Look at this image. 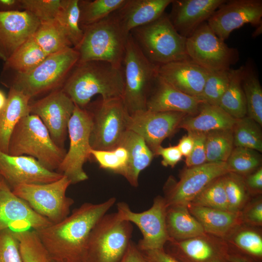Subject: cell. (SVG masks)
<instances>
[{"label":"cell","instance_id":"1","mask_svg":"<svg viewBox=\"0 0 262 262\" xmlns=\"http://www.w3.org/2000/svg\"><path fill=\"white\" fill-rule=\"evenodd\" d=\"M115 202L111 197L98 204L84 203L62 221L36 231L52 261L87 262L90 233Z\"/></svg>","mask_w":262,"mask_h":262},{"label":"cell","instance_id":"2","mask_svg":"<svg viewBox=\"0 0 262 262\" xmlns=\"http://www.w3.org/2000/svg\"><path fill=\"white\" fill-rule=\"evenodd\" d=\"M124 88L123 68L101 61L78 62L61 88L73 103L86 108L91 98H122Z\"/></svg>","mask_w":262,"mask_h":262},{"label":"cell","instance_id":"3","mask_svg":"<svg viewBox=\"0 0 262 262\" xmlns=\"http://www.w3.org/2000/svg\"><path fill=\"white\" fill-rule=\"evenodd\" d=\"M83 34L75 48L78 62L101 61L122 67L129 35L115 12L100 21L82 29Z\"/></svg>","mask_w":262,"mask_h":262},{"label":"cell","instance_id":"4","mask_svg":"<svg viewBox=\"0 0 262 262\" xmlns=\"http://www.w3.org/2000/svg\"><path fill=\"white\" fill-rule=\"evenodd\" d=\"M66 151L57 145L40 118L29 114L18 121L11 135L8 154L27 155L35 159L47 169L56 171Z\"/></svg>","mask_w":262,"mask_h":262},{"label":"cell","instance_id":"5","mask_svg":"<svg viewBox=\"0 0 262 262\" xmlns=\"http://www.w3.org/2000/svg\"><path fill=\"white\" fill-rule=\"evenodd\" d=\"M130 34L144 56L156 66L190 59L186 38L178 33L165 13L152 22L132 29Z\"/></svg>","mask_w":262,"mask_h":262},{"label":"cell","instance_id":"6","mask_svg":"<svg viewBox=\"0 0 262 262\" xmlns=\"http://www.w3.org/2000/svg\"><path fill=\"white\" fill-rule=\"evenodd\" d=\"M79 54L74 48H68L47 57L32 71L15 74L7 85L31 98L61 88L79 61Z\"/></svg>","mask_w":262,"mask_h":262},{"label":"cell","instance_id":"7","mask_svg":"<svg viewBox=\"0 0 262 262\" xmlns=\"http://www.w3.org/2000/svg\"><path fill=\"white\" fill-rule=\"evenodd\" d=\"M158 66L144 56L129 34L122 63L124 88L122 97L129 115L147 110V98L158 75Z\"/></svg>","mask_w":262,"mask_h":262},{"label":"cell","instance_id":"8","mask_svg":"<svg viewBox=\"0 0 262 262\" xmlns=\"http://www.w3.org/2000/svg\"><path fill=\"white\" fill-rule=\"evenodd\" d=\"M131 223L116 213L105 214L92 229L87 245V262H119L131 241Z\"/></svg>","mask_w":262,"mask_h":262},{"label":"cell","instance_id":"9","mask_svg":"<svg viewBox=\"0 0 262 262\" xmlns=\"http://www.w3.org/2000/svg\"><path fill=\"white\" fill-rule=\"evenodd\" d=\"M71 184L63 176L53 182L44 184H23L12 189L13 193L24 200L37 213L52 224L58 223L70 213L74 201L66 196Z\"/></svg>","mask_w":262,"mask_h":262},{"label":"cell","instance_id":"10","mask_svg":"<svg viewBox=\"0 0 262 262\" xmlns=\"http://www.w3.org/2000/svg\"><path fill=\"white\" fill-rule=\"evenodd\" d=\"M88 110L92 120L90 136L91 148L111 150L118 147L128 131L129 114L122 98L108 99L101 98Z\"/></svg>","mask_w":262,"mask_h":262},{"label":"cell","instance_id":"11","mask_svg":"<svg viewBox=\"0 0 262 262\" xmlns=\"http://www.w3.org/2000/svg\"><path fill=\"white\" fill-rule=\"evenodd\" d=\"M75 108L68 125L69 148L56 172L66 176L74 184L84 181L88 176L83 166L91 157L90 136L92 120L86 108L75 104Z\"/></svg>","mask_w":262,"mask_h":262},{"label":"cell","instance_id":"12","mask_svg":"<svg viewBox=\"0 0 262 262\" xmlns=\"http://www.w3.org/2000/svg\"><path fill=\"white\" fill-rule=\"evenodd\" d=\"M186 51L191 61L209 72L228 71L239 59L237 49L219 38L207 21L186 38Z\"/></svg>","mask_w":262,"mask_h":262},{"label":"cell","instance_id":"13","mask_svg":"<svg viewBox=\"0 0 262 262\" xmlns=\"http://www.w3.org/2000/svg\"><path fill=\"white\" fill-rule=\"evenodd\" d=\"M167 206L164 197L156 196L152 206L141 213L131 210L125 202L117 204L119 217L123 220L136 225L141 231L142 238L136 245L141 251L162 249L171 239L166 227L165 217Z\"/></svg>","mask_w":262,"mask_h":262},{"label":"cell","instance_id":"14","mask_svg":"<svg viewBox=\"0 0 262 262\" xmlns=\"http://www.w3.org/2000/svg\"><path fill=\"white\" fill-rule=\"evenodd\" d=\"M229 172L226 162L206 163L188 167L178 182L168 181L164 197L167 206L188 205L211 182Z\"/></svg>","mask_w":262,"mask_h":262},{"label":"cell","instance_id":"15","mask_svg":"<svg viewBox=\"0 0 262 262\" xmlns=\"http://www.w3.org/2000/svg\"><path fill=\"white\" fill-rule=\"evenodd\" d=\"M187 115L180 112H153L145 110L129 115L127 129L139 135L156 155L162 142L179 128Z\"/></svg>","mask_w":262,"mask_h":262},{"label":"cell","instance_id":"16","mask_svg":"<svg viewBox=\"0 0 262 262\" xmlns=\"http://www.w3.org/2000/svg\"><path fill=\"white\" fill-rule=\"evenodd\" d=\"M75 105L61 88L30 103V114L38 116L54 143L64 148L68 125Z\"/></svg>","mask_w":262,"mask_h":262},{"label":"cell","instance_id":"17","mask_svg":"<svg viewBox=\"0 0 262 262\" xmlns=\"http://www.w3.org/2000/svg\"><path fill=\"white\" fill-rule=\"evenodd\" d=\"M262 17V0H231L220 5L207 22L216 35L225 41L233 31L245 24L260 27Z\"/></svg>","mask_w":262,"mask_h":262},{"label":"cell","instance_id":"18","mask_svg":"<svg viewBox=\"0 0 262 262\" xmlns=\"http://www.w3.org/2000/svg\"><path fill=\"white\" fill-rule=\"evenodd\" d=\"M52 224L35 212L24 200L14 194L0 176V231H38Z\"/></svg>","mask_w":262,"mask_h":262},{"label":"cell","instance_id":"19","mask_svg":"<svg viewBox=\"0 0 262 262\" xmlns=\"http://www.w3.org/2000/svg\"><path fill=\"white\" fill-rule=\"evenodd\" d=\"M164 250L180 262H229L227 242L206 232L182 241H168Z\"/></svg>","mask_w":262,"mask_h":262},{"label":"cell","instance_id":"20","mask_svg":"<svg viewBox=\"0 0 262 262\" xmlns=\"http://www.w3.org/2000/svg\"><path fill=\"white\" fill-rule=\"evenodd\" d=\"M0 176L13 189L23 184H44L55 181L63 175L44 167L29 156H13L0 151Z\"/></svg>","mask_w":262,"mask_h":262},{"label":"cell","instance_id":"21","mask_svg":"<svg viewBox=\"0 0 262 262\" xmlns=\"http://www.w3.org/2000/svg\"><path fill=\"white\" fill-rule=\"evenodd\" d=\"M40 24L26 10L0 11V59L6 61L33 35Z\"/></svg>","mask_w":262,"mask_h":262},{"label":"cell","instance_id":"22","mask_svg":"<svg viewBox=\"0 0 262 262\" xmlns=\"http://www.w3.org/2000/svg\"><path fill=\"white\" fill-rule=\"evenodd\" d=\"M201 103L196 97L178 90L158 74L148 94L146 109L153 112H180L194 116L198 113Z\"/></svg>","mask_w":262,"mask_h":262},{"label":"cell","instance_id":"23","mask_svg":"<svg viewBox=\"0 0 262 262\" xmlns=\"http://www.w3.org/2000/svg\"><path fill=\"white\" fill-rule=\"evenodd\" d=\"M226 0H173L169 18L176 30L187 38L207 21Z\"/></svg>","mask_w":262,"mask_h":262},{"label":"cell","instance_id":"24","mask_svg":"<svg viewBox=\"0 0 262 262\" xmlns=\"http://www.w3.org/2000/svg\"><path fill=\"white\" fill-rule=\"evenodd\" d=\"M209 73L190 59L169 63L158 68V75L168 84L196 98L202 92Z\"/></svg>","mask_w":262,"mask_h":262},{"label":"cell","instance_id":"25","mask_svg":"<svg viewBox=\"0 0 262 262\" xmlns=\"http://www.w3.org/2000/svg\"><path fill=\"white\" fill-rule=\"evenodd\" d=\"M173 0H126L115 12L124 29L130 33L133 29L156 20Z\"/></svg>","mask_w":262,"mask_h":262},{"label":"cell","instance_id":"26","mask_svg":"<svg viewBox=\"0 0 262 262\" xmlns=\"http://www.w3.org/2000/svg\"><path fill=\"white\" fill-rule=\"evenodd\" d=\"M119 146L128 152V160L120 175L133 187L138 185L140 173L151 164L154 156L145 140L138 134L128 130Z\"/></svg>","mask_w":262,"mask_h":262},{"label":"cell","instance_id":"27","mask_svg":"<svg viewBox=\"0 0 262 262\" xmlns=\"http://www.w3.org/2000/svg\"><path fill=\"white\" fill-rule=\"evenodd\" d=\"M190 213L200 223L204 231L225 239L243 224L241 213L188 205Z\"/></svg>","mask_w":262,"mask_h":262},{"label":"cell","instance_id":"28","mask_svg":"<svg viewBox=\"0 0 262 262\" xmlns=\"http://www.w3.org/2000/svg\"><path fill=\"white\" fill-rule=\"evenodd\" d=\"M31 98L10 87L7 101L0 111V151L8 154L12 133L20 119L30 114Z\"/></svg>","mask_w":262,"mask_h":262},{"label":"cell","instance_id":"29","mask_svg":"<svg viewBox=\"0 0 262 262\" xmlns=\"http://www.w3.org/2000/svg\"><path fill=\"white\" fill-rule=\"evenodd\" d=\"M236 120L218 106L201 103L198 113L186 116L179 128L188 132L207 133L217 130L233 129Z\"/></svg>","mask_w":262,"mask_h":262},{"label":"cell","instance_id":"30","mask_svg":"<svg viewBox=\"0 0 262 262\" xmlns=\"http://www.w3.org/2000/svg\"><path fill=\"white\" fill-rule=\"evenodd\" d=\"M165 222L171 240L182 241L205 233L200 223L190 213L188 205L167 206Z\"/></svg>","mask_w":262,"mask_h":262},{"label":"cell","instance_id":"31","mask_svg":"<svg viewBox=\"0 0 262 262\" xmlns=\"http://www.w3.org/2000/svg\"><path fill=\"white\" fill-rule=\"evenodd\" d=\"M224 240L230 250L245 256L251 262H262V235L258 227L242 224Z\"/></svg>","mask_w":262,"mask_h":262},{"label":"cell","instance_id":"32","mask_svg":"<svg viewBox=\"0 0 262 262\" xmlns=\"http://www.w3.org/2000/svg\"><path fill=\"white\" fill-rule=\"evenodd\" d=\"M244 66L229 70L228 87L219 101L218 106L235 119L246 116V103L242 86Z\"/></svg>","mask_w":262,"mask_h":262},{"label":"cell","instance_id":"33","mask_svg":"<svg viewBox=\"0 0 262 262\" xmlns=\"http://www.w3.org/2000/svg\"><path fill=\"white\" fill-rule=\"evenodd\" d=\"M47 56L33 36L5 61L3 70L15 72V74L26 73L35 68Z\"/></svg>","mask_w":262,"mask_h":262},{"label":"cell","instance_id":"34","mask_svg":"<svg viewBox=\"0 0 262 262\" xmlns=\"http://www.w3.org/2000/svg\"><path fill=\"white\" fill-rule=\"evenodd\" d=\"M33 37L47 55L52 54L72 46L55 20L40 23Z\"/></svg>","mask_w":262,"mask_h":262},{"label":"cell","instance_id":"35","mask_svg":"<svg viewBox=\"0 0 262 262\" xmlns=\"http://www.w3.org/2000/svg\"><path fill=\"white\" fill-rule=\"evenodd\" d=\"M80 17L79 0H62L55 20L74 48L80 44L83 34L80 25Z\"/></svg>","mask_w":262,"mask_h":262},{"label":"cell","instance_id":"36","mask_svg":"<svg viewBox=\"0 0 262 262\" xmlns=\"http://www.w3.org/2000/svg\"><path fill=\"white\" fill-rule=\"evenodd\" d=\"M242 86L245 94L248 117L262 125V88L252 68L244 66Z\"/></svg>","mask_w":262,"mask_h":262},{"label":"cell","instance_id":"37","mask_svg":"<svg viewBox=\"0 0 262 262\" xmlns=\"http://www.w3.org/2000/svg\"><path fill=\"white\" fill-rule=\"evenodd\" d=\"M232 129L206 133V163L226 162L233 149Z\"/></svg>","mask_w":262,"mask_h":262},{"label":"cell","instance_id":"38","mask_svg":"<svg viewBox=\"0 0 262 262\" xmlns=\"http://www.w3.org/2000/svg\"><path fill=\"white\" fill-rule=\"evenodd\" d=\"M126 0H79L81 29L97 23L119 8Z\"/></svg>","mask_w":262,"mask_h":262},{"label":"cell","instance_id":"39","mask_svg":"<svg viewBox=\"0 0 262 262\" xmlns=\"http://www.w3.org/2000/svg\"><path fill=\"white\" fill-rule=\"evenodd\" d=\"M233 144L243 147L262 151V133L260 125L248 116L238 119L233 128Z\"/></svg>","mask_w":262,"mask_h":262},{"label":"cell","instance_id":"40","mask_svg":"<svg viewBox=\"0 0 262 262\" xmlns=\"http://www.w3.org/2000/svg\"><path fill=\"white\" fill-rule=\"evenodd\" d=\"M22 262H53L35 230L15 232Z\"/></svg>","mask_w":262,"mask_h":262},{"label":"cell","instance_id":"41","mask_svg":"<svg viewBox=\"0 0 262 262\" xmlns=\"http://www.w3.org/2000/svg\"><path fill=\"white\" fill-rule=\"evenodd\" d=\"M224 183L228 210L240 213L248 201L249 192L242 176L229 172L224 175Z\"/></svg>","mask_w":262,"mask_h":262},{"label":"cell","instance_id":"42","mask_svg":"<svg viewBox=\"0 0 262 262\" xmlns=\"http://www.w3.org/2000/svg\"><path fill=\"white\" fill-rule=\"evenodd\" d=\"M190 204L229 211L224 183V176L207 185L190 203Z\"/></svg>","mask_w":262,"mask_h":262},{"label":"cell","instance_id":"43","mask_svg":"<svg viewBox=\"0 0 262 262\" xmlns=\"http://www.w3.org/2000/svg\"><path fill=\"white\" fill-rule=\"evenodd\" d=\"M226 163L230 172L243 176L248 175L258 168L261 157L255 150L236 147L233 149Z\"/></svg>","mask_w":262,"mask_h":262},{"label":"cell","instance_id":"44","mask_svg":"<svg viewBox=\"0 0 262 262\" xmlns=\"http://www.w3.org/2000/svg\"><path fill=\"white\" fill-rule=\"evenodd\" d=\"M229 70L210 72L201 94L197 98L202 103L218 106L229 82Z\"/></svg>","mask_w":262,"mask_h":262},{"label":"cell","instance_id":"45","mask_svg":"<svg viewBox=\"0 0 262 262\" xmlns=\"http://www.w3.org/2000/svg\"><path fill=\"white\" fill-rule=\"evenodd\" d=\"M90 154L100 168L119 175L126 166L128 157L127 150L122 146L111 150H97L91 148Z\"/></svg>","mask_w":262,"mask_h":262},{"label":"cell","instance_id":"46","mask_svg":"<svg viewBox=\"0 0 262 262\" xmlns=\"http://www.w3.org/2000/svg\"><path fill=\"white\" fill-rule=\"evenodd\" d=\"M61 2L62 0H20V9L31 13L40 23L54 20Z\"/></svg>","mask_w":262,"mask_h":262},{"label":"cell","instance_id":"47","mask_svg":"<svg viewBox=\"0 0 262 262\" xmlns=\"http://www.w3.org/2000/svg\"><path fill=\"white\" fill-rule=\"evenodd\" d=\"M0 262H22L19 242L14 231H0Z\"/></svg>","mask_w":262,"mask_h":262},{"label":"cell","instance_id":"48","mask_svg":"<svg viewBox=\"0 0 262 262\" xmlns=\"http://www.w3.org/2000/svg\"><path fill=\"white\" fill-rule=\"evenodd\" d=\"M243 224L260 227L262 225V198L260 195L249 200L241 211Z\"/></svg>","mask_w":262,"mask_h":262},{"label":"cell","instance_id":"49","mask_svg":"<svg viewBox=\"0 0 262 262\" xmlns=\"http://www.w3.org/2000/svg\"><path fill=\"white\" fill-rule=\"evenodd\" d=\"M193 137L194 146L190 154L186 157L185 163L188 167L198 166L206 163V133L188 132Z\"/></svg>","mask_w":262,"mask_h":262},{"label":"cell","instance_id":"50","mask_svg":"<svg viewBox=\"0 0 262 262\" xmlns=\"http://www.w3.org/2000/svg\"><path fill=\"white\" fill-rule=\"evenodd\" d=\"M156 155H160L163 160L162 164L165 167H174L181 159L182 154L177 146L163 147L160 146L157 149Z\"/></svg>","mask_w":262,"mask_h":262},{"label":"cell","instance_id":"51","mask_svg":"<svg viewBox=\"0 0 262 262\" xmlns=\"http://www.w3.org/2000/svg\"><path fill=\"white\" fill-rule=\"evenodd\" d=\"M147 262H180L167 253L164 248L141 251Z\"/></svg>","mask_w":262,"mask_h":262},{"label":"cell","instance_id":"52","mask_svg":"<svg viewBox=\"0 0 262 262\" xmlns=\"http://www.w3.org/2000/svg\"><path fill=\"white\" fill-rule=\"evenodd\" d=\"M249 193L260 195L262 191V168H259L252 174L247 175L245 180Z\"/></svg>","mask_w":262,"mask_h":262},{"label":"cell","instance_id":"53","mask_svg":"<svg viewBox=\"0 0 262 262\" xmlns=\"http://www.w3.org/2000/svg\"><path fill=\"white\" fill-rule=\"evenodd\" d=\"M119 262H147L137 245L131 241Z\"/></svg>","mask_w":262,"mask_h":262},{"label":"cell","instance_id":"54","mask_svg":"<svg viewBox=\"0 0 262 262\" xmlns=\"http://www.w3.org/2000/svg\"><path fill=\"white\" fill-rule=\"evenodd\" d=\"M194 146V139L192 135L188 133L180 140L177 145L182 156L188 157L191 153Z\"/></svg>","mask_w":262,"mask_h":262},{"label":"cell","instance_id":"55","mask_svg":"<svg viewBox=\"0 0 262 262\" xmlns=\"http://www.w3.org/2000/svg\"><path fill=\"white\" fill-rule=\"evenodd\" d=\"M20 0H0V11L20 10Z\"/></svg>","mask_w":262,"mask_h":262},{"label":"cell","instance_id":"56","mask_svg":"<svg viewBox=\"0 0 262 262\" xmlns=\"http://www.w3.org/2000/svg\"><path fill=\"white\" fill-rule=\"evenodd\" d=\"M228 261L229 262H251L245 256L230 250L228 255Z\"/></svg>","mask_w":262,"mask_h":262},{"label":"cell","instance_id":"57","mask_svg":"<svg viewBox=\"0 0 262 262\" xmlns=\"http://www.w3.org/2000/svg\"><path fill=\"white\" fill-rule=\"evenodd\" d=\"M7 101V97L4 93L0 90V111L4 107Z\"/></svg>","mask_w":262,"mask_h":262},{"label":"cell","instance_id":"58","mask_svg":"<svg viewBox=\"0 0 262 262\" xmlns=\"http://www.w3.org/2000/svg\"></svg>","mask_w":262,"mask_h":262}]
</instances>
